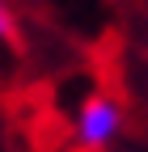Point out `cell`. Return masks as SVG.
<instances>
[{"label":"cell","mask_w":148,"mask_h":152,"mask_svg":"<svg viewBox=\"0 0 148 152\" xmlns=\"http://www.w3.org/2000/svg\"><path fill=\"white\" fill-rule=\"evenodd\" d=\"M72 131H76V144L97 152L106 144L119 140L123 131V106L114 97H106V93H93V97H85L81 110H76V123H72Z\"/></svg>","instance_id":"1"},{"label":"cell","mask_w":148,"mask_h":152,"mask_svg":"<svg viewBox=\"0 0 148 152\" xmlns=\"http://www.w3.org/2000/svg\"><path fill=\"white\" fill-rule=\"evenodd\" d=\"M13 30H17V17L9 9V0H0V38H13Z\"/></svg>","instance_id":"2"}]
</instances>
